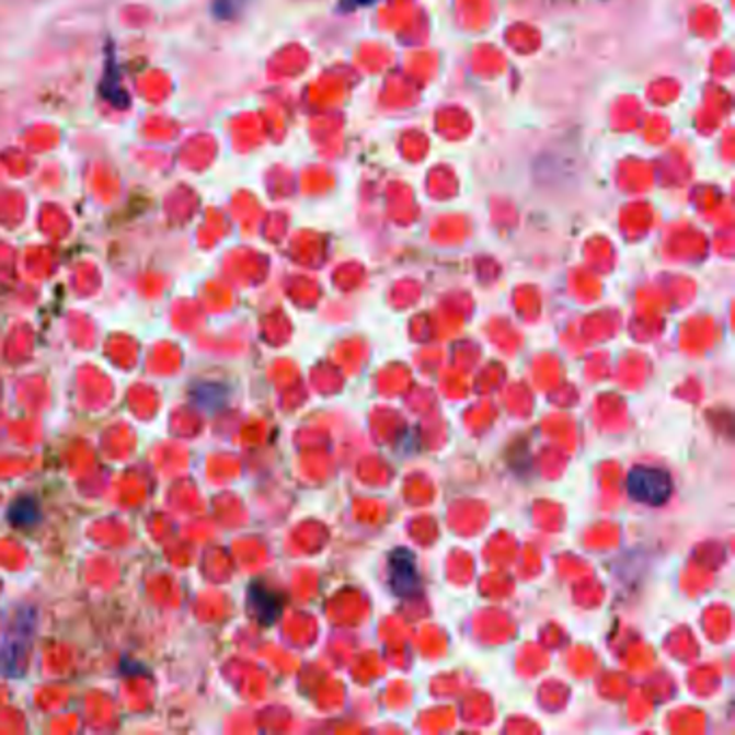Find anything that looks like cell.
<instances>
[{
    "mask_svg": "<svg viewBox=\"0 0 735 735\" xmlns=\"http://www.w3.org/2000/svg\"><path fill=\"white\" fill-rule=\"evenodd\" d=\"M628 492L636 503L661 507L670 498L673 481L663 468L636 467L628 474Z\"/></svg>",
    "mask_w": 735,
    "mask_h": 735,
    "instance_id": "1",
    "label": "cell"
},
{
    "mask_svg": "<svg viewBox=\"0 0 735 735\" xmlns=\"http://www.w3.org/2000/svg\"><path fill=\"white\" fill-rule=\"evenodd\" d=\"M389 583L395 596L412 598L421 589L416 559L410 550L398 548L389 554Z\"/></svg>",
    "mask_w": 735,
    "mask_h": 735,
    "instance_id": "2",
    "label": "cell"
},
{
    "mask_svg": "<svg viewBox=\"0 0 735 735\" xmlns=\"http://www.w3.org/2000/svg\"><path fill=\"white\" fill-rule=\"evenodd\" d=\"M251 601L255 608V615L264 621V623H272L274 617L280 610V601L276 600V596H272L264 587H253L251 589Z\"/></svg>",
    "mask_w": 735,
    "mask_h": 735,
    "instance_id": "3",
    "label": "cell"
},
{
    "mask_svg": "<svg viewBox=\"0 0 735 735\" xmlns=\"http://www.w3.org/2000/svg\"><path fill=\"white\" fill-rule=\"evenodd\" d=\"M37 516H39V507L33 498H18L13 503V507L9 509V520L15 525V527H31L37 522Z\"/></svg>",
    "mask_w": 735,
    "mask_h": 735,
    "instance_id": "4",
    "label": "cell"
},
{
    "mask_svg": "<svg viewBox=\"0 0 735 735\" xmlns=\"http://www.w3.org/2000/svg\"><path fill=\"white\" fill-rule=\"evenodd\" d=\"M249 0H214L211 4V13L216 20H222V22H229V20H236L242 15V11L246 9Z\"/></svg>",
    "mask_w": 735,
    "mask_h": 735,
    "instance_id": "5",
    "label": "cell"
},
{
    "mask_svg": "<svg viewBox=\"0 0 735 735\" xmlns=\"http://www.w3.org/2000/svg\"><path fill=\"white\" fill-rule=\"evenodd\" d=\"M376 2H378V0H338V11H341V13H352V11L371 7V4H376Z\"/></svg>",
    "mask_w": 735,
    "mask_h": 735,
    "instance_id": "6",
    "label": "cell"
}]
</instances>
